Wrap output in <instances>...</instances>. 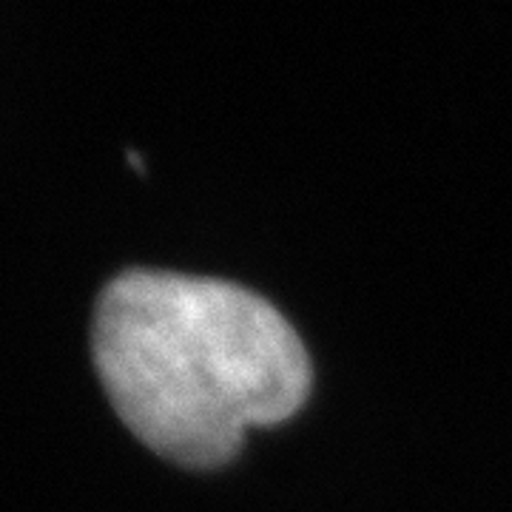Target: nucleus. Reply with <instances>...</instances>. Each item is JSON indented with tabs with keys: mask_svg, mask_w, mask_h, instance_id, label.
I'll use <instances>...</instances> for the list:
<instances>
[{
	"mask_svg": "<svg viewBox=\"0 0 512 512\" xmlns=\"http://www.w3.org/2000/svg\"><path fill=\"white\" fill-rule=\"evenodd\" d=\"M94 365L126 427L188 470L237 456L248 427L291 419L311 359L274 305L225 279L128 271L94 313Z\"/></svg>",
	"mask_w": 512,
	"mask_h": 512,
	"instance_id": "obj_1",
	"label": "nucleus"
}]
</instances>
